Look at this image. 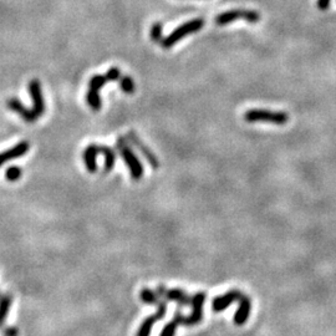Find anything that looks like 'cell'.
<instances>
[{"label":"cell","mask_w":336,"mask_h":336,"mask_svg":"<svg viewBox=\"0 0 336 336\" xmlns=\"http://www.w3.org/2000/svg\"><path fill=\"white\" fill-rule=\"evenodd\" d=\"M116 150L122 157L123 162L130 169L131 177L134 181H138L143 176V166L139 162V158L137 157L136 153L133 152L132 147L130 146V142L123 136H120L116 139Z\"/></svg>","instance_id":"1"},{"label":"cell","mask_w":336,"mask_h":336,"mask_svg":"<svg viewBox=\"0 0 336 336\" xmlns=\"http://www.w3.org/2000/svg\"><path fill=\"white\" fill-rule=\"evenodd\" d=\"M244 120L249 123L263 122L271 123L276 126L286 125L289 121V115L284 111H271V110L252 109L244 114Z\"/></svg>","instance_id":"2"},{"label":"cell","mask_w":336,"mask_h":336,"mask_svg":"<svg viewBox=\"0 0 336 336\" xmlns=\"http://www.w3.org/2000/svg\"><path fill=\"white\" fill-rule=\"evenodd\" d=\"M203 26H204V20L202 18L193 19V20L183 23L182 25H179L178 28L174 29L171 34L167 35L165 39H162L161 45H162L163 49H169V47L174 46L178 41H181L183 37L200 31Z\"/></svg>","instance_id":"3"},{"label":"cell","mask_w":336,"mask_h":336,"mask_svg":"<svg viewBox=\"0 0 336 336\" xmlns=\"http://www.w3.org/2000/svg\"><path fill=\"white\" fill-rule=\"evenodd\" d=\"M238 19H244L251 24H257L260 20V14L254 10H243V9H234V10H228V12L220 13L217 15L214 21L217 25L224 26L228 24H232L233 21L238 20Z\"/></svg>","instance_id":"4"},{"label":"cell","mask_w":336,"mask_h":336,"mask_svg":"<svg viewBox=\"0 0 336 336\" xmlns=\"http://www.w3.org/2000/svg\"><path fill=\"white\" fill-rule=\"evenodd\" d=\"M206 293L200 292L195 294L190 299V305H192V313L187 318L182 320V325L184 326H193V325L200 324L203 318V304L206 302Z\"/></svg>","instance_id":"5"},{"label":"cell","mask_w":336,"mask_h":336,"mask_svg":"<svg viewBox=\"0 0 336 336\" xmlns=\"http://www.w3.org/2000/svg\"><path fill=\"white\" fill-rule=\"evenodd\" d=\"M28 88L29 93H30L31 101H33V109L31 110H33L37 118H40L45 112V101L44 96H42L41 84H40L39 80L33 79L29 82Z\"/></svg>","instance_id":"6"},{"label":"cell","mask_w":336,"mask_h":336,"mask_svg":"<svg viewBox=\"0 0 336 336\" xmlns=\"http://www.w3.org/2000/svg\"><path fill=\"white\" fill-rule=\"evenodd\" d=\"M126 138H127V141L130 142V143H132L134 147H137V150L142 153V156L146 158L147 162H149V165L151 166L152 168L156 169V168L160 167V162H158L157 156H156L155 153L151 151V149H150L149 146H146V145L142 142V139L139 138V137L137 136L133 131L127 132V134H126Z\"/></svg>","instance_id":"7"},{"label":"cell","mask_w":336,"mask_h":336,"mask_svg":"<svg viewBox=\"0 0 336 336\" xmlns=\"http://www.w3.org/2000/svg\"><path fill=\"white\" fill-rule=\"evenodd\" d=\"M242 297V293L239 290H230V292H227L225 294L220 295V297H217L213 299V303H212V309H213L214 313H220V311L225 310L227 308H229L233 303L238 302Z\"/></svg>","instance_id":"8"},{"label":"cell","mask_w":336,"mask_h":336,"mask_svg":"<svg viewBox=\"0 0 336 336\" xmlns=\"http://www.w3.org/2000/svg\"><path fill=\"white\" fill-rule=\"evenodd\" d=\"M157 294L162 295L165 297L167 300H171V302L177 303L178 305L181 306H187L190 304V299L192 298L188 297L185 294L184 290L182 289H166L165 286L160 285L157 287Z\"/></svg>","instance_id":"9"},{"label":"cell","mask_w":336,"mask_h":336,"mask_svg":"<svg viewBox=\"0 0 336 336\" xmlns=\"http://www.w3.org/2000/svg\"><path fill=\"white\" fill-rule=\"evenodd\" d=\"M8 107H9L12 111H14L15 114H18L19 116L23 118L26 123H33L37 120V116L34 114V111L31 109H28L25 105L23 104L19 99L12 98L7 101Z\"/></svg>","instance_id":"10"},{"label":"cell","mask_w":336,"mask_h":336,"mask_svg":"<svg viewBox=\"0 0 336 336\" xmlns=\"http://www.w3.org/2000/svg\"><path fill=\"white\" fill-rule=\"evenodd\" d=\"M29 149H30L29 142L21 141L19 142L18 145H15L14 147H12V149L0 153V167H2L5 162H8V161H12L15 160V158H20L23 157V156H25L26 153L29 152Z\"/></svg>","instance_id":"11"},{"label":"cell","mask_w":336,"mask_h":336,"mask_svg":"<svg viewBox=\"0 0 336 336\" xmlns=\"http://www.w3.org/2000/svg\"><path fill=\"white\" fill-rule=\"evenodd\" d=\"M238 303L239 306L234 314V324L236 326H243L247 322V320L249 319V316H251L252 303L251 299L248 297H244V295H242Z\"/></svg>","instance_id":"12"},{"label":"cell","mask_w":336,"mask_h":336,"mask_svg":"<svg viewBox=\"0 0 336 336\" xmlns=\"http://www.w3.org/2000/svg\"><path fill=\"white\" fill-rule=\"evenodd\" d=\"M98 145L91 143L84 150L82 158H84L85 167L90 173H95L98 171Z\"/></svg>","instance_id":"13"},{"label":"cell","mask_w":336,"mask_h":336,"mask_svg":"<svg viewBox=\"0 0 336 336\" xmlns=\"http://www.w3.org/2000/svg\"><path fill=\"white\" fill-rule=\"evenodd\" d=\"M98 151L99 155H102L105 158V173H110L115 167V162H116V153L114 150L109 146L105 145H98Z\"/></svg>","instance_id":"14"},{"label":"cell","mask_w":336,"mask_h":336,"mask_svg":"<svg viewBox=\"0 0 336 336\" xmlns=\"http://www.w3.org/2000/svg\"><path fill=\"white\" fill-rule=\"evenodd\" d=\"M184 316L182 315V313L179 310H176V313H174V316L172 318L171 321H168L167 324L163 326L162 331H161V335L160 336H174L176 335V331H177V327L179 326V325H182V320H183Z\"/></svg>","instance_id":"15"},{"label":"cell","mask_w":336,"mask_h":336,"mask_svg":"<svg viewBox=\"0 0 336 336\" xmlns=\"http://www.w3.org/2000/svg\"><path fill=\"white\" fill-rule=\"evenodd\" d=\"M156 321H158V318L156 316V314H153V315L145 319L143 322L141 324V326H139L136 336H150L151 335L152 327H153V325H155Z\"/></svg>","instance_id":"16"},{"label":"cell","mask_w":336,"mask_h":336,"mask_svg":"<svg viewBox=\"0 0 336 336\" xmlns=\"http://www.w3.org/2000/svg\"><path fill=\"white\" fill-rule=\"evenodd\" d=\"M86 102H87V105L93 111H99L102 106L100 92L99 91L88 90L87 93H86Z\"/></svg>","instance_id":"17"},{"label":"cell","mask_w":336,"mask_h":336,"mask_svg":"<svg viewBox=\"0 0 336 336\" xmlns=\"http://www.w3.org/2000/svg\"><path fill=\"white\" fill-rule=\"evenodd\" d=\"M12 297L10 295H4L0 297V326L4 324L5 319H7L8 314H9L10 306H12Z\"/></svg>","instance_id":"18"},{"label":"cell","mask_w":336,"mask_h":336,"mask_svg":"<svg viewBox=\"0 0 336 336\" xmlns=\"http://www.w3.org/2000/svg\"><path fill=\"white\" fill-rule=\"evenodd\" d=\"M139 297H141L142 302H143L145 304H149V305L157 306L161 302L160 295L156 294V293L152 292L151 289H143L141 292V295H139Z\"/></svg>","instance_id":"19"},{"label":"cell","mask_w":336,"mask_h":336,"mask_svg":"<svg viewBox=\"0 0 336 336\" xmlns=\"http://www.w3.org/2000/svg\"><path fill=\"white\" fill-rule=\"evenodd\" d=\"M106 82L107 79L105 75H93L90 79V81H88V90L99 91L100 92V90L106 85Z\"/></svg>","instance_id":"20"},{"label":"cell","mask_w":336,"mask_h":336,"mask_svg":"<svg viewBox=\"0 0 336 336\" xmlns=\"http://www.w3.org/2000/svg\"><path fill=\"white\" fill-rule=\"evenodd\" d=\"M118 81H120L121 90H122L125 93H127V95H132V93L134 92V90H136L133 79L131 76H128V75L122 76L120 80H118Z\"/></svg>","instance_id":"21"},{"label":"cell","mask_w":336,"mask_h":336,"mask_svg":"<svg viewBox=\"0 0 336 336\" xmlns=\"http://www.w3.org/2000/svg\"><path fill=\"white\" fill-rule=\"evenodd\" d=\"M21 174H23V171H21L20 167L18 166H12L5 171V178L10 182H15L18 179H20Z\"/></svg>","instance_id":"22"},{"label":"cell","mask_w":336,"mask_h":336,"mask_svg":"<svg viewBox=\"0 0 336 336\" xmlns=\"http://www.w3.org/2000/svg\"><path fill=\"white\" fill-rule=\"evenodd\" d=\"M151 39L155 42H161L162 41V24L161 23H155L152 25L151 29Z\"/></svg>","instance_id":"23"},{"label":"cell","mask_w":336,"mask_h":336,"mask_svg":"<svg viewBox=\"0 0 336 336\" xmlns=\"http://www.w3.org/2000/svg\"><path fill=\"white\" fill-rule=\"evenodd\" d=\"M106 76L107 81L112 82V81H117V80L121 79V70L118 67H111L110 70H107V72L105 74Z\"/></svg>","instance_id":"24"},{"label":"cell","mask_w":336,"mask_h":336,"mask_svg":"<svg viewBox=\"0 0 336 336\" xmlns=\"http://www.w3.org/2000/svg\"><path fill=\"white\" fill-rule=\"evenodd\" d=\"M330 7V0H318V8L320 10H326Z\"/></svg>","instance_id":"25"},{"label":"cell","mask_w":336,"mask_h":336,"mask_svg":"<svg viewBox=\"0 0 336 336\" xmlns=\"http://www.w3.org/2000/svg\"><path fill=\"white\" fill-rule=\"evenodd\" d=\"M18 335V331L17 329H14V327H9V329L5 330V336H17Z\"/></svg>","instance_id":"26"}]
</instances>
